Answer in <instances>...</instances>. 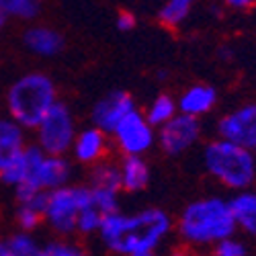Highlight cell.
<instances>
[{"label":"cell","instance_id":"cell-23","mask_svg":"<svg viewBox=\"0 0 256 256\" xmlns=\"http://www.w3.org/2000/svg\"><path fill=\"white\" fill-rule=\"evenodd\" d=\"M84 252L78 236H54L41 242V256H82Z\"/></svg>","mask_w":256,"mask_h":256},{"label":"cell","instance_id":"cell-24","mask_svg":"<svg viewBox=\"0 0 256 256\" xmlns=\"http://www.w3.org/2000/svg\"><path fill=\"white\" fill-rule=\"evenodd\" d=\"M41 10V0H0V12L6 18L33 20Z\"/></svg>","mask_w":256,"mask_h":256},{"label":"cell","instance_id":"cell-10","mask_svg":"<svg viewBox=\"0 0 256 256\" xmlns=\"http://www.w3.org/2000/svg\"><path fill=\"white\" fill-rule=\"evenodd\" d=\"M111 150H113L111 134L102 132L100 127L90 123L88 127L76 132L74 144L70 148V158L76 166L90 168V166L109 158Z\"/></svg>","mask_w":256,"mask_h":256},{"label":"cell","instance_id":"cell-26","mask_svg":"<svg viewBox=\"0 0 256 256\" xmlns=\"http://www.w3.org/2000/svg\"><path fill=\"white\" fill-rule=\"evenodd\" d=\"M115 27L121 33H130L138 27V16L132 10H119L117 16H115Z\"/></svg>","mask_w":256,"mask_h":256},{"label":"cell","instance_id":"cell-6","mask_svg":"<svg viewBox=\"0 0 256 256\" xmlns=\"http://www.w3.org/2000/svg\"><path fill=\"white\" fill-rule=\"evenodd\" d=\"M90 199L86 182L62 184L46 195L44 203V226L50 228L52 236H76L78 216Z\"/></svg>","mask_w":256,"mask_h":256},{"label":"cell","instance_id":"cell-18","mask_svg":"<svg viewBox=\"0 0 256 256\" xmlns=\"http://www.w3.org/2000/svg\"><path fill=\"white\" fill-rule=\"evenodd\" d=\"M48 193L31 195L25 199H16V209H14V224L18 230H29L37 232L44 226V203H46Z\"/></svg>","mask_w":256,"mask_h":256},{"label":"cell","instance_id":"cell-20","mask_svg":"<svg viewBox=\"0 0 256 256\" xmlns=\"http://www.w3.org/2000/svg\"><path fill=\"white\" fill-rule=\"evenodd\" d=\"M6 256H41V240L35 232L16 230L4 238Z\"/></svg>","mask_w":256,"mask_h":256},{"label":"cell","instance_id":"cell-11","mask_svg":"<svg viewBox=\"0 0 256 256\" xmlns=\"http://www.w3.org/2000/svg\"><path fill=\"white\" fill-rule=\"evenodd\" d=\"M218 136L230 142L256 148V102H246L232 109L218 121Z\"/></svg>","mask_w":256,"mask_h":256},{"label":"cell","instance_id":"cell-22","mask_svg":"<svg viewBox=\"0 0 256 256\" xmlns=\"http://www.w3.org/2000/svg\"><path fill=\"white\" fill-rule=\"evenodd\" d=\"M88 188H90V186H88ZM104 218H106V216L94 205V201H92V197H90L88 203L84 205V209L80 211V216H78L76 236H78V238H92V236H96Z\"/></svg>","mask_w":256,"mask_h":256},{"label":"cell","instance_id":"cell-14","mask_svg":"<svg viewBox=\"0 0 256 256\" xmlns=\"http://www.w3.org/2000/svg\"><path fill=\"white\" fill-rule=\"evenodd\" d=\"M178 102V111L193 115L203 119L205 115H209L218 104V90L216 86H211L207 82H195L188 84V86L176 96Z\"/></svg>","mask_w":256,"mask_h":256},{"label":"cell","instance_id":"cell-8","mask_svg":"<svg viewBox=\"0 0 256 256\" xmlns=\"http://www.w3.org/2000/svg\"><path fill=\"white\" fill-rule=\"evenodd\" d=\"M111 140L119 156H146L156 148V127L148 121L144 111L134 109L117 123Z\"/></svg>","mask_w":256,"mask_h":256},{"label":"cell","instance_id":"cell-15","mask_svg":"<svg viewBox=\"0 0 256 256\" xmlns=\"http://www.w3.org/2000/svg\"><path fill=\"white\" fill-rule=\"evenodd\" d=\"M121 193H142L152 180V168L144 156H121L117 160Z\"/></svg>","mask_w":256,"mask_h":256},{"label":"cell","instance_id":"cell-30","mask_svg":"<svg viewBox=\"0 0 256 256\" xmlns=\"http://www.w3.org/2000/svg\"><path fill=\"white\" fill-rule=\"evenodd\" d=\"M254 152H256V148H254Z\"/></svg>","mask_w":256,"mask_h":256},{"label":"cell","instance_id":"cell-16","mask_svg":"<svg viewBox=\"0 0 256 256\" xmlns=\"http://www.w3.org/2000/svg\"><path fill=\"white\" fill-rule=\"evenodd\" d=\"M230 207L234 222H236V230L256 240V190L252 186L236 190L230 199Z\"/></svg>","mask_w":256,"mask_h":256},{"label":"cell","instance_id":"cell-17","mask_svg":"<svg viewBox=\"0 0 256 256\" xmlns=\"http://www.w3.org/2000/svg\"><path fill=\"white\" fill-rule=\"evenodd\" d=\"M29 144L27 130L12 117L0 115V170Z\"/></svg>","mask_w":256,"mask_h":256},{"label":"cell","instance_id":"cell-28","mask_svg":"<svg viewBox=\"0 0 256 256\" xmlns=\"http://www.w3.org/2000/svg\"><path fill=\"white\" fill-rule=\"evenodd\" d=\"M6 20H8V18H6L2 12H0V33L4 31V27H6Z\"/></svg>","mask_w":256,"mask_h":256},{"label":"cell","instance_id":"cell-27","mask_svg":"<svg viewBox=\"0 0 256 256\" xmlns=\"http://www.w3.org/2000/svg\"><path fill=\"white\" fill-rule=\"evenodd\" d=\"M230 10H248L256 6V0H222Z\"/></svg>","mask_w":256,"mask_h":256},{"label":"cell","instance_id":"cell-5","mask_svg":"<svg viewBox=\"0 0 256 256\" xmlns=\"http://www.w3.org/2000/svg\"><path fill=\"white\" fill-rule=\"evenodd\" d=\"M58 86L46 72H27L18 76L6 90L4 106L6 115L12 117L27 132H33L35 125L58 102Z\"/></svg>","mask_w":256,"mask_h":256},{"label":"cell","instance_id":"cell-13","mask_svg":"<svg viewBox=\"0 0 256 256\" xmlns=\"http://www.w3.org/2000/svg\"><path fill=\"white\" fill-rule=\"evenodd\" d=\"M23 46L31 56L50 60L64 52L66 41L58 29L50 25H29L23 33Z\"/></svg>","mask_w":256,"mask_h":256},{"label":"cell","instance_id":"cell-3","mask_svg":"<svg viewBox=\"0 0 256 256\" xmlns=\"http://www.w3.org/2000/svg\"><path fill=\"white\" fill-rule=\"evenodd\" d=\"M174 234L186 248L193 250H211L224 238L238 234L230 199L207 195L190 201L174 220Z\"/></svg>","mask_w":256,"mask_h":256},{"label":"cell","instance_id":"cell-25","mask_svg":"<svg viewBox=\"0 0 256 256\" xmlns=\"http://www.w3.org/2000/svg\"><path fill=\"white\" fill-rule=\"evenodd\" d=\"M211 250H213V254H218V256H244V254H248L246 242L240 240L236 234H232V236L224 238L222 242H218Z\"/></svg>","mask_w":256,"mask_h":256},{"label":"cell","instance_id":"cell-21","mask_svg":"<svg viewBox=\"0 0 256 256\" xmlns=\"http://www.w3.org/2000/svg\"><path fill=\"white\" fill-rule=\"evenodd\" d=\"M176 113H178V102H176V98L172 94H168V92L156 94L150 100V104L146 106V111H144V115L148 117V121H150L156 127V130H158L160 125H164L166 121L172 119Z\"/></svg>","mask_w":256,"mask_h":256},{"label":"cell","instance_id":"cell-1","mask_svg":"<svg viewBox=\"0 0 256 256\" xmlns=\"http://www.w3.org/2000/svg\"><path fill=\"white\" fill-rule=\"evenodd\" d=\"M174 234V220L160 207L109 213L96 234L102 248L117 256H154Z\"/></svg>","mask_w":256,"mask_h":256},{"label":"cell","instance_id":"cell-7","mask_svg":"<svg viewBox=\"0 0 256 256\" xmlns=\"http://www.w3.org/2000/svg\"><path fill=\"white\" fill-rule=\"evenodd\" d=\"M76 132H78V125L72 109L64 100H58L44 115V119L35 125L33 138H35V144L46 154L70 156V148L74 144Z\"/></svg>","mask_w":256,"mask_h":256},{"label":"cell","instance_id":"cell-4","mask_svg":"<svg viewBox=\"0 0 256 256\" xmlns=\"http://www.w3.org/2000/svg\"><path fill=\"white\" fill-rule=\"evenodd\" d=\"M203 168L218 184L236 193L256 182V152L218 136L203 148Z\"/></svg>","mask_w":256,"mask_h":256},{"label":"cell","instance_id":"cell-12","mask_svg":"<svg viewBox=\"0 0 256 256\" xmlns=\"http://www.w3.org/2000/svg\"><path fill=\"white\" fill-rule=\"evenodd\" d=\"M134 109H138V104L134 100V96L125 90H111L104 96H100L90 113V123L100 127L102 132L113 134V130L117 127V123Z\"/></svg>","mask_w":256,"mask_h":256},{"label":"cell","instance_id":"cell-2","mask_svg":"<svg viewBox=\"0 0 256 256\" xmlns=\"http://www.w3.org/2000/svg\"><path fill=\"white\" fill-rule=\"evenodd\" d=\"M74 166L70 156L46 154L33 142L0 170V182L10 186L16 199H25L72 182Z\"/></svg>","mask_w":256,"mask_h":256},{"label":"cell","instance_id":"cell-19","mask_svg":"<svg viewBox=\"0 0 256 256\" xmlns=\"http://www.w3.org/2000/svg\"><path fill=\"white\" fill-rule=\"evenodd\" d=\"M199 0H166L160 6L158 12V20L168 27V29H178L180 25H184L193 8L197 6Z\"/></svg>","mask_w":256,"mask_h":256},{"label":"cell","instance_id":"cell-29","mask_svg":"<svg viewBox=\"0 0 256 256\" xmlns=\"http://www.w3.org/2000/svg\"><path fill=\"white\" fill-rule=\"evenodd\" d=\"M0 256H6V244H4V238H0Z\"/></svg>","mask_w":256,"mask_h":256},{"label":"cell","instance_id":"cell-9","mask_svg":"<svg viewBox=\"0 0 256 256\" xmlns=\"http://www.w3.org/2000/svg\"><path fill=\"white\" fill-rule=\"evenodd\" d=\"M203 136V125L199 117L176 113L170 121L156 130V146L166 156H180L199 144Z\"/></svg>","mask_w":256,"mask_h":256}]
</instances>
